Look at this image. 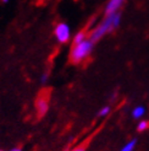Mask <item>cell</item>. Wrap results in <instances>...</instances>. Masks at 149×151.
Instances as JSON below:
<instances>
[{"label":"cell","instance_id":"obj_1","mask_svg":"<svg viewBox=\"0 0 149 151\" xmlns=\"http://www.w3.org/2000/svg\"><path fill=\"white\" fill-rule=\"evenodd\" d=\"M120 24H121V14L120 12L105 15L104 20L91 31V33H89V40L92 42H96V41L101 40L105 35L111 33L114 29H116L120 26Z\"/></svg>","mask_w":149,"mask_h":151},{"label":"cell","instance_id":"obj_2","mask_svg":"<svg viewBox=\"0 0 149 151\" xmlns=\"http://www.w3.org/2000/svg\"><path fill=\"white\" fill-rule=\"evenodd\" d=\"M93 48H94V42H92L89 38L82 43L73 44L70 52V60L73 64L82 63L92 54Z\"/></svg>","mask_w":149,"mask_h":151},{"label":"cell","instance_id":"obj_3","mask_svg":"<svg viewBox=\"0 0 149 151\" xmlns=\"http://www.w3.org/2000/svg\"><path fill=\"white\" fill-rule=\"evenodd\" d=\"M55 38L59 43H67L71 38V28L66 22H59L54 28Z\"/></svg>","mask_w":149,"mask_h":151},{"label":"cell","instance_id":"obj_4","mask_svg":"<svg viewBox=\"0 0 149 151\" xmlns=\"http://www.w3.org/2000/svg\"><path fill=\"white\" fill-rule=\"evenodd\" d=\"M35 108H37V113H38V117H43L47 114V112L49 109V101L45 96H39L35 101Z\"/></svg>","mask_w":149,"mask_h":151},{"label":"cell","instance_id":"obj_5","mask_svg":"<svg viewBox=\"0 0 149 151\" xmlns=\"http://www.w3.org/2000/svg\"><path fill=\"white\" fill-rule=\"evenodd\" d=\"M123 3H125V0H109L105 6V15L117 12Z\"/></svg>","mask_w":149,"mask_h":151},{"label":"cell","instance_id":"obj_6","mask_svg":"<svg viewBox=\"0 0 149 151\" xmlns=\"http://www.w3.org/2000/svg\"><path fill=\"white\" fill-rule=\"evenodd\" d=\"M145 114V107L144 106H137L132 109V117L135 119H142Z\"/></svg>","mask_w":149,"mask_h":151},{"label":"cell","instance_id":"obj_7","mask_svg":"<svg viewBox=\"0 0 149 151\" xmlns=\"http://www.w3.org/2000/svg\"><path fill=\"white\" fill-rule=\"evenodd\" d=\"M86 40H88V35H87V32H86V31H79V32H77L76 35L73 36L72 43H73V44H78V43L84 42Z\"/></svg>","mask_w":149,"mask_h":151},{"label":"cell","instance_id":"obj_8","mask_svg":"<svg viewBox=\"0 0 149 151\" xmlns=\"http://www.w3.org/2000/svg\"><path fill=\"white\" fill-rule=\"evenodd\" d=\"M136 144H137V140L136 139H132L120 151H133V150H135V147H136Z\"/></svg>","mask_w":149,"mask_h":151},{"label":"cell","instance_id":"obj_9","mask_svg":"<svg viewBox=\"0 0 149 151\" xmlns=\"http://www.w3.org/2000/svg\"><path fill=\"white\" fill-rule=\"evenodd\" d=\"M148 129H149V120H139V123L137 125V130L142 133Z\"/></svg>","mask_w":149,"mask_h":151},{"label":"cell","instance_id":"obj_10","mask_svg":"<svg viewBox=\"0 0 149 151\" xmlns=\"http://www.w3.org/2000/svg\"><path fill=\"white\" fill-rule=\"evenodd\" d=\"M109 113H110V106H104V107L99 111L98 114H99V117H103L104 118V117H106Z\"/></svg>","mask_w":149,"mask_h":151},{"label":"cell","instance_id":"obj_11","mask_svg":"<svg viewBox=\"0 0 149 151\" xmlns=\"http://www.w3.org/2000/svg\"><path fill=\"white\" fill-rule=\"evenodd\" d=\"M48 79H49V73L48 71L43 73L42 76H40V82H42V84H45V82L48 81Z\"/></svg>","mask_w":149,"mask_h":151},{"label":"cell","instance_id":"obj_12","mask_svg":"<svg viewBox=\"0 0 149 151\" xmlns=\"http://www.w3.org/2000/svg\"><path fill=\"white\" fill-rule=\"evenodd\" d=\"M69 151H86V146L84 145H79V146H76V147H73Z\"/></svg>","mask_w":149,"mask_h":151},{"label":"cell","instance_id":"obj_13","mask_svg":"<svg viewBox=\"0 0 149 151\" xmlns=\"http://www.w3.org/2000/svg\"><path fill=\"white\" fill-rule=\"evenodd\" d=\"M11 151H22V150H21L20 147H15V149H12Z\"/></svg>","mask_w":149,"mask_h":151},{"label":"cell","instance_id":"obj_14","mask_svg":"<svg viewBox=\"0 0 149 151\" xmlns=\"http://www.w3.org/2000/svg\"><path fill=\"white\" fill-rule=\"evenodd\" d=\"M1 1H3L4 4H6V3H9V0H1Z\"/></svg>","mask_w":149,"mask_h":151},{"label":"cell","instance_id":"obj_15","mask_svg":"<svg viewBox=\"0 0 149 151\" xmlns=\"http://www.w3.org/2000/svg\"><path fill=\"white\" fill-rule=\"evenodd\" d=\"M0 151H3V150H0Z\"/></svg>","mask_w":149,"mask_h":151}]
</instances>
